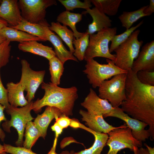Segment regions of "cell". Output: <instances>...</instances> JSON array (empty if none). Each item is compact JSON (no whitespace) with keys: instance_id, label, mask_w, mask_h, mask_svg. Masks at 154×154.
Instances as JSON below:
<instances>
[{"instance_id":"obj_1","label":"cell","mask_w":154,"mask_h":154,"mask_svg":"<svg viewBox=\"0 0 154 154\" xmlns=\"http://www.w3.org/2000/svg\"><path fill=\"white\" fill-rule=\"evenodd\" d=\"M125 99L120 106L131 117L147 124L150 140L154 139V86L145 85L138 80L131 69L127 71Z\"/></svg>"},{"instance_id":"obj_2","label":"cell","mask_w":154,"mask_h":154,"mask_svg":"<svg viewBox=\"0 0 154 154\" xmlns=\"http://www.w3.org/2000/svg\"><path fill=\"white\" fill-rule=\"evenodd\" d=\"M41 88L44 94L41 99L33 102V110L35 113L40 112L45 106L56 107L62 114L67 116L73 115L75 102L78 97V90L75 86L64 88L52 84L51 82H43Z\"/></svg>"},{"instance_id":"obj_3","label":"cell","mask_w":154,"mask_h":154,"mask_svg":"<svg viewBox=\"0 0 154 154\" xmlns=\"http://www.w3.org/2000/svg\"><path fill=\"white\" fill-rule=\"evenodd\" d=\"M117 31L116 27H111L89 35V44L84 59L87 61L95 57H100L114 61L115 54L110 52L109 44L113 37L116 34Z\"/></svg>"},{"instance_id":"obj_4","label":"cell","mask_w":154,"mask_h":154,"mask_svg":"<svg viewBox=\"0 0 154 154\" xmlns=\"http://www.w3.org/2000/svg\"><path fill=\"white\" fill-rule=\"evenodd\" d=\"M140 31L139 29L135 30L126 41L114 51L116 52L114 63L123 70L127 71L131 69L133 63L138 55L143 42L138 40Z\"/></svg>"},{"instance_id":"obj_5","label":"cell","mask_w":154,"mask_h":154,"mask_svg":"<svg viewBox=\"0 0 154 154\" xmlns=\"http://www.w3.org/2000/svg\"><path fill=\"white\" fill-rule=\"evenodd\" d=\"M86 61L85 69L83 72L86 75L89 83L94 88L99 87L103 81L116 75L127 73V71L116 66L114 61L108 59H106L107 64H100L94 58Z\"/></svg>"},{"instance_id":"obj_6","label":"cell","mask_w":154,"mask_h":154,"mask_svg":"<svg viewBox=\"0 0 154 154\" xmlns=\"http://www.w3.org/2000/svg\"><path fill=\"white\" fill-rule=\"evenodd\" d=\"M33 102L32 101L20 108L10 106L6 110L7 114L11 116V118L9 120L5 121L2 125L4 130L8 133L11 132L10 128L12 127L16 129L18 135V139L15 142L17 147H21L23 145L24 132L27 124L34 119L31 114Z\"/></svg>"},{"instance_id":"obj_7","label":"cell","mask_w":154,"mask_h":154,"mask_svg":"<svg viewBox=\"0 0 154 154\" xmlns=\"http://www.w3.org/2000/svg\"><path fill=\"white\" fill-rule=\"evenodd\" d=\"M127 74H118L103 81L99 87L98 96L108 100L113 107H119L125 99Z\"/></svg>"},{"instance_id":"obj_8","label":"cell","mask_w":154,"mask_h":154,"mask_svg":"<svg viewBox=\"0 0 154 154\" xmlns=\"http://www.w3.org/2000/svg\"><path fill=\"white\" fill-rule=\"evenodd\" d=\"M106 145L109 147L106 154H117L121 149L128 148L133 151L135 147L140 148L142 142L132 136L131 130L124 122L123 124L109 132Z\"/></svg>"},{"instance_id":"obj_9","label":"cell","mask_w":154,"mask_h":154,"mask_svg":"<svg viewBox=\"0 0 154 154\" xmlns=\"http://www.w3.org/2000/svg\"><path fill=\"white\" fill-rule=\"evenodd\" d=\"M18 4L24 19L40 24L45 20L46 9L57 3L55 0H19Z\"/></svg>"},{"instance_id":"obj_10","label":"cell","mask_w":154,"mask_h":154,"mask_svg":"<svg viewBox=\"0 0 154 154\" xmlns=\"http://www.w3.org/2000/svg\"><path fill=\"white\" fill-rule=\"evenodd\" d=\"M21 64V75L19 82L27 92L25 98L29 103L34 98L36 91L40 85L44 82L45 71H36L32 70L25 59L22 60Z\"/></svg>"},{"instance_id":"obj_11","label":"cell","mask_w":154,"mask_h":154,"mask_svg":"<svg viewBox=\"0 0 154 154\" xmlns=\"http://www.w3.org/2000/svg\"><path fill=\"white\" fill-rule=\"evenodd\" d=\"M113 117L120 119L126 124L131 130L133 137L141 142L145 141L150 137L148 130L145 129L148 125L139 120L133 118L123 111L121 108H114L109 113L103 116L104 118Z\"/></svg>"},{"instance_id":"obj_12","label":"cell","mask_w":154,"mask_h":154,"mask_svg":"<svg viewBox=\"0 0 154 154\" xmlns=\"http://www.w3.org/2000/svg\"><path fill=\"white\" fill-rule=\"evenodd\" d=\"M81 105L87 110L90 114L102 115L103 116L109 113L114 108L109 101L99 97L92 88Z\"/></svg>"},{"instance_id":"obj_13","label":"cell","mask_w":154,"mask_h":154,"mask_svg":"<svg viewBox=\"0 0 154 154\" xmlns=\"http://www.w3.org/2000/svg\"><path fill=\"white\" fill-rule=\"evenodd\" d=\"M131 70L134 72L140 70L154 71V40L145 44L134 61Z\"/></svg>"},{"instance_id":"obj_14","label":"cell","mask_w":154,"mask_h":154,"mask_svg":"<svg viewBox=\"0 0 154 154\" xmlns=\"http://www.w3.org/2000/svg\"><path fill=\"white\" fill-rule=\"evenodd\" d=\"M40 24L42 26L44 29L47 40L50 42L53 45L56 56L63 64L68 60L78 62L73 54L67 50L59 37L49 29L48 27L50 25L46 20Z\"/></svg>"},{"instance_id":"obj_15","label":"cell","mask_w":154,"mask_h":154,"mask_svg":"<svg viewBox=\"0 0 154 154\" xmlns=\"http://www.w3.org/2000/svg\"><path fill=\"white\" fill-rule=\"evenodd\" d=\"M0 17L10 27L18 25L23 19L17 0H3L0 5Z\"/></svg>"},{"instance_id":"obj_16","label":"cell","mask_w":154,"mask_h":154,"mask_svg":"<svg viewBox=\"0 0 154 154\" xmlns=\"http://www.w3.org/2000/svg\"><path fill=\"white\" fill-rule=\"evenodd\" d=\"M79 113L82 116V121L91 130L97 132L108 134L117 127H114L107 122L102 115L91 114L87 111L80 110Z\"/></svg>"},{"instance_id":"obj_17","label":"cell","mask_w":154,"mask_h":154,"mask_svg":"<svg viewBox=\"0 0 154 154\" xmlns=\"http://www.w3.org/2000/svg\"><path fill=\"white\" fill-rule=\"evenodd\" d=\"M87 13L89 14L92 19V23L88 25V29L86 31L89 35L111 27L112 20L106 15L99 11L96 7L84 11L81 14Z\"/></svg>"},{"instance_id":"obj_18","label":"cell","mask_w":154,"mask_h":154,"mask_svg":"<svg viewBox=\"0 0 154 154\" xmlns=\"http://www.w3.org/2000/svg\"><path fill=\"white\" fill-rule=\"evenodd\" d=\"M62 114L58 108L47 106L43 113L37 115L33 122L40 132V137L45 139L47 128L51 121L54 118L59 117Z\"/></svg>"},{"instance_id":"obj_19","label":"cell","mask_w":154,"mask_h":154,"mask_svg":"<svg viewBox=\"0 0 154 154\" xmlns=\"http://www.w3.org/2000/svg\"><path fill=\"white\" fill-rule=\"evenodd\" d=\"M37 41L33 40L19 43L18 48L23 52L43 56L48 60L56 56L52 47L44 45Z\"/></svg>"},{"instance_id":"obj_20","label":"cell","mask_w":154,"mask_h":154,"mask_svg":"<svg viewBox=\"0 0 154 154\" xmlns=\"http://www.w3.org/2000/svg\"><path fill=\"white\" fill-rule=\"evenodd\" d=\"M6 86L8 101L11 106L16 108L19 106L22 107L29 103L24 96L25 89L19 82L16 83L9 82Z\"/></svg>"},{"instance_id":"obj_21","label":"cell","mask_w":154,"mask_h":154,"mask_svg":"<svg viewBox=\"0 0 154 154\" xmlns=\"http://www.w3.org/2000/svg\"><path fill=\"white\" fill-rule=\"evenodd\" d=\"M0 35L10 42L16 41L21 43L33 40L42 41L37 37L8 26L0 30Z\"/></svg>"},{"instance_id":"obj_22","label":"cell","mask_w":154,"mask_h":154,"mask_svg":"<svg viewBox=\"0 0 154 154\" xmlns=\"http://www.w3.org/2000/svg\"><path fill=\"white\" fill-rule=\"evenodd\" d=\"M82 129L92 134L94 137V141L90 148L77 152L73 151V154H101L103 148L106 145L108 137L107 134L96 132L84 126Z\"/></svg>"},{"instance_id":"obj_23","label":"cell","mask_w":154,"mask_h":154,"mask_svg":"<svg viewBox=\"0 0 154 154\" xmlns=\"http://www.w3.org/2000/svg\"><path fill=\"white\" fill-rule=\"evenodd\" d=\"M82 19V15L79 13L64 11L61 13L56 18L57 22L62 23L63 25L70 27L76 38L81 37L84 33L79 32L76 30V25Z\"/></svg>"},{"instance_id":"obj_24","label":"cell","mask_w":154,"mask_h":154,"mask_svg":"<svg viewBox=\"0 0 154 154\" xmlns=\"http://www.w3.org/2000/svg\"><path fill=\"white\" fill-rule=\"evenodd\" d=\"M49 29L56 33L68 47L70 51L73 54L74 48L72 43L74 35L72 31L68 29L66 26L62 25L58 22H52L48 27Z\"/></svg>"},{"instance_id":"obj_25","label":"cell","mask_w":154,"mask_h":154,"mask_svg":"<svg viewBox=\"0 0 154 154\" xmlns=\"http://www.w3.org/2000/svg\"><path fill=\"white\" fill-rule=\"evenodd\" d=\"M11 27L37 37L43 41L47 40L45 31L41 24L31 23L23 19L16 26Z\"/></svg>"},{"instance_id":"obj_26","label":"cell","mask_w":154,"mask_h":154,"mask_svg":"<svg viewBox=\"0 0 154 154\" xmlns=\"http://www.w3.org/2000/svg\"><path fill=\"white\" fill-rule=\"evenodd\" d=\"M91 2L99 11L110 16L116 15L121 0H91Z\"/></svg>"},{"instance_id":"obj_27","label":"cell","mask_w":154,"mask_h":154,"mask_svg":"<svg viewBox=\"0 0 154 154\" xmlns=\"http://www.w3.org/2000/svg\"><path fill=\"white\" fill-rule=\"evenodd\" d=\"M148 5L144 6L137 10L130 12L123 11L118 17L122 26L126 30L130 28L133 24L141 18L147 16L143 12Z\"/></svg>"},{"instance_id":"obj_28","label":"cell","mask_w":154,"mask_h":154,"mask_svg":"<svg viewBox=\"0 0 154 154\" xmlns=\"http://www.w3.org/2000/svg\"><path fill=\"white\" fill-rule=\"evenodd\" d=\"M49 69L51 75V83L58 86L64 70V64L55 56L49 60Z\"/></svg>"},{"instance_id":"obj_29","label":"cell","mask_w":154,"mask_h":154,"mask_svg":"<svg viewBox=\"0 0 154 154\" xmlns=\"http://www.w3.org/2000/svg\"><path fill=\"white\" fill-rule=\"evenodd\" d=\"M24 136L25 139L23 144V147L31 149L38 138L40 137V132L32 121L28 122L25 128Z\"/></svg>"},{"instance_id":"obj_30","label":"cell","mask_w":154,"mask_h":154,"mask_svg":"<svg viewBox=\"0 0 154 154\" xmlns=\"http://www.w3.org/2000/svg\"><path fill=\"white\" fill-rule=\"evenodd\" d=\"M89 35L87 32L79 38L73 40L72 43L74 46V51L73 55L79 60L81 61L84 59L85 51L88 45Z\"/></svg>"},{"instance_id":"obj_31","label":"cell","mask_w":154,"mask_h":154,"mask_svg":"<svg viewBox=\"0 0 154 154\" xmlns=\"http://www.w3.org/2000/svg\"><path fill=\"white\" fill-rule=\"evenodd\" d=\"M143 23V21H141L136 26L131 27L123 33L114 35L111 40V44L109 48L110 52L111 53L119 46L126 41L132 33Z\"/></svg>"},{"instance_id":"obj_32","label":"cell","mask_w":154,"mask_h":154,"mask_svg":"<svg viewBox=\"0 0 154 154\" xmlns=\"http://www.w3.org/2000/svg\"><path fill=\"white\" fill-rule=\"evenodd\" d=\"M58 1L65 7L66 11H68L78 8L86 10L92 6V3L90 0H85L84 2L79 0H59Z\"/></svg>"},{"instance_id":"obj_33","label":"cell","mask_w":154,"mask_h":154,"mask_svg":"<svg viewBox=\"0 0 154 154\" xmlns=\"http://www.w3.org/2000/svg\"><path fill=\"white\" fill-rule=\"evenodd\" d=\"M10 41L6 40L0 44V66H6L9 62L11 46Z\"/></svg>"},{"instance_id":"obj_34","label":"cell","mask_w":154,"mask_h":154,"mask_svg":"<svg viewBox=\"0 0 154 154\" xmlns=\"http://www.w3.org/2000/svg\"><path fill=\"white\" fill-rule=\"evenodd\" d=\"M4 151L11 154H37L33 152L31 149L22 147H14L10 145L4 143L3 145ZM47 154H58L50 150Z\"/></svg>"},{"instance_id":"obj_35","label":"cell","mask_w":154,"mask_h":154,"mask_svg":"<svg viewBox=\"0 0 154 154\" xmlns=\"http://www.w3.org/2000/svg\"><path fill=\"white\" fill-rule=\"evenodd\" d=\"M137 78L142 83L154 86V71L140 70L136 73Z\"/></svg>"},{"instance_id":"obj_36","label":"cell","mask_w":154,"mask_h":154,"mask_svg":"<svg viewBox=\"0 0 154 154\" xmlns=\"http://www.w3.org/2000/svg\"><path fill=\"white\" fill-rule=\"evenodd\" d=\"M0 104L5 107L6 110L8 109L10 106L8 99V92L2 83L0 74Z\"/></svg>"},{"instance_id":"obj_37","label":"cell","mask_w":154,"mask_h":154,"mask_svg":"<svg viewBox=\"0 0 154 154\" xmlns=\"http://www.w3.org/2000/svg\"><path fill=\"white\" fill-rule=\"evenodd\" d=\"M55 119V122L63 129L70 126L72 120V119L63 114Z\"/></svg>"},{"instance_id":"obj_38","label":"cell","mask_w":154,"mask_h":154,"mask_svg":"<svg viewBox=\"0 0 154 154\" xmlns=\"http://www.w3.org/2000/svg\"><path fill=\"white\" fill-rule=\"evenodd\" d=\"M5 109V107L0 104V124L2 121L7 120L4 113V110ZM5 137V133L0 127V139L2 141H4Z\"/></svg>"},{"instance_id":"obj_39","label":"cell","mask_w":154,"mask_h":154,"mask_svg":"<svg viewBox=\"0 0 154 154\" xmlns=\"http://www.w3.org/2000/svg\"><path fill=\"white\" fill-rule=\"evenodd\" d=\"M51 129L55 133V136L54 141H57V138L62 133L63 129L56 122L51 126Z\"/></svg>"},{"instance_id":"obj_40","label":"cell","mask_w":154,"mask_h":154,"mask_svg":"<svg viewBox=\"0 0 154 154\" xmlns=\"http://www.w3.org/2000/svg\"><path fill=\"white\" fill-rule=\"evenodd\" d=\"M144 13L147 16L151 15L154 12V0H150L149 4L144 10Z\"/></svg>"},{"instance_id":"obj_41","label":"cell","mask_w":154,"mask_h":154,"mask_svg":"<svg viewBox=\"0 0 154 154\" xmlns=\"http://www.w3.org/2000/svg\"><path fill=\"white\" fill-rule=\"evenodd\" d=\"M138 154H149L147 149L142 147L138 149Z\"/></svg>"},{"instance_id":"obj_42","label":"cell","mask_w":154,"mask_h":154,"mask_svg":"<svg viewBox=\"0 0 154 154\" xmlns=\"http://www.w3.org/2000/svg\"><path fill=\"white\" fill-rule=\"evenodd\" d=\"M7 23L3 19L0 18V30L4 27L8 26Z\"/></svg>"},{"instance_id":"obj_43","label":"cell","mask_w":154,"mask_h":154,"mask_svg":"<svg viewBox=\"0 0 154 154\" xmlns=\"http://www.w3.org/2000/svg\"><path fill=\"white\" fill-rule=\"evenodd\" d=\"M144 145L146 147L149 154H154V148L152 147L148 146L145 143L144 144Z\"/></svg>"},{"instance_id":"obj_44","label":"cell","mask_w":154,"mask_h":154,"mask_svg":"<svg viewBox=\"0 0 154 154\" xmlns=\"http://www.w3.org/2000/svg\"><path fill=\"white\" fill-rule=\"evenodd\" d=\"M59 154H73V151H71L70 152H69L67 150H65L62 151Z\"/></svg>"},{"instance_id":"obj_45","label":"cell","mask_w":154,"mask_h":154,"mask_svg":"<svg viewBox=\"0 0 154 154\" xmlns=\"http://www.w3.org/2000/svg\"><path fill=\"white\" fill-rule=\"evenodd\" d=\"M6 39L0 35V44L5 41Z\"/></svg>"},{"instance_id":"obj_46","label":"cell","mask_w":154,"mask_h":154,"mask_svg":"<svg viewBox=\"0 0 154 154\" xmlns=\"http://www.w3.org/2000/svg\"><path fill=\"white\" fill-rule=\"evenodd\" d=\"M4 151H5L3 146L0 143V154Z\"/></svg>"},{"instance_id":"obj_47","label":"cell","mask_w":154,"mask_h":154,"mask_svg":"<svg viewBox=\"0 0 154 154\" xmlns=\"http://www.w3.org/2000/svg\"><path fill=\"white\" fill-rule=\"evenodd\" d=\"M139 148L137 147H135L133 151L134 154H138V151Z\"/></svg>"},{"instance_id":"obj_48","label":"cell","mask_w":154,"mask_h":154,"mask_svg":"<svg viewBox=\"0 0 154 154\" xmlns=\"http://www.w3.org/2000/svg\"><path fill=\"white\" fill-rule=\"evenodd\" d=\"M0 154H7V153L5 151L3 152L2 153Z\"/></svg>"},{"instance_id":"obj_49","label":"cell","mask_w":154,"mask_h":154,"mask_svg":"<svg viewBox=\"0 0 154 154\" xmlns=\"http://www.w3.org/2000/svg\"><path fill=\"white\" fill-rule=\"evenodd\" d=\"M1 2H0V5L1 4Z\"/></svg>"}]
</instances>
